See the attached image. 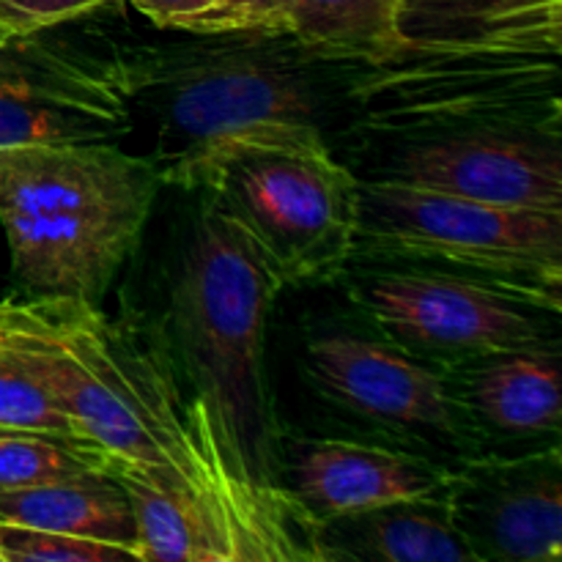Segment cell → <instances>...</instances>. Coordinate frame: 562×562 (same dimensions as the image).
Wrapping results in <instances>:
<instances>
[{"label":"cell","mask_w":562,"mask_h":562,"mask_svg":"<svg viewBox=\"0 0 562 562\" xmlns=\"http://www.w3.org/2000/svg\"><path fill=\"white\" fill-rule=\"evenodd\" d=\"M0 351L31 373L93 467L121 459L179 477L181 393L159 355H146L88 300L33 294L0 302Z\"/></svg>","instance_id":"cell-2"},{"label":"cell","mask_w":562,"mask_h":562,"mask_svg":"<svg viewBox=\"0 0 562 562\" xmlns=\"http://www.w3.org/2000/svg\"><path fill=\"white\" fill-rule=\"evenodd\" d=\"M296 494L307 514L355 519L395 503L431 499L445 475L428 461L357 442H316L294 470Z\"/></svg>","instance_id":"cell-10"},{"label":"cell","mask_w":562,"mask_h":562,"mask_svg":"<svg viewBox=\"0 0 562 562\" xmlns=\"http://www.w3.org/2000/svg\"><path fill=\"white\" fill-rule=\"evenodd\" d=\"M278 0H214L209 9L181 25V31L201 36H223V33H256L267 11Z\"/></svg>","instance_id":"cell-23"},{"label":"cell","mask_w":562,"mask_h":562,"mask_svg":"<svg viewBox=\"0 0 562 562\" xmlns=\"http://www.w3.org/2000/svg\"><path fill=\"white\" fill-rule=\"evenodd\" d=\"M475 409L508 434H554L560 428V368L543 349L497 355L472 382Z\"/></svg>","instance_id":"cell-16"},{"label":"cell","mask_w":562,"mask_h":562,"mask_svg":"<svg viewBox=\"0 0 562 562\" xmlns=\"http://www.w3.org/2000/svg\"><path fill=\"white\" fill-rule=\"evenodd\" d=\"M9 44L0 47V148L102 140L113 130L115 119L93 93L47 71L33 75L11 60Z\"/></svg>","instance_id":"cell-15"},{"label":"cell","mask_w":562,"mask_h":562,"mask_svg":"<svg viewBox=\"0 0 562 562\" xmlns=\"http://www.w3.org/2000/svg\"><path fill=\"white\" fill-rule=\"evenodd\" d=\"M135 554L115 543L0 521V562H124Z\"/></svg>","instance_id":"cell-20"},{"label":"cell","mask_w":562,"mask_h":562,"mask_svg":"<svg viewBox=\"0 0 562 562\" xmlns=\"http://www.w3.org/2000/svg\"><path fill=\"white\" fill-rule=\"evenodd\" d=\"M283 278L261 247L214 201H206L184 252L170 318L187 373L209 404L220 439L256 481L274 477L267 318Z\"/></svg>","instance_id":"cell-3"},{"label":"cell","mask_w":562,"mask_h":562,"mask_svg":"<svg viewBox=\"0 0 562 562\" xmlns=\"http://www.w3.org/2000/svg\"><path fill=\"white\" fill-rule=\"evenodd\" d=\"M483 521L499 558L558 562L562 554V488L558 475L536 477L499 492Z\"/></svg>","instance_id":"cell-17"},{"label":"cell","mask_w":562,"mask_h":562,"mask_svg":"<svg viewBox=\"0 0 562 562\" xmlns=\"http://www.w3.org/2000/svg\"><path fill=\"white\" fill-rule=\"evenodd\" d=\"M212 3L214 0H132L135 9L162 27H181Z\"/></svg>","instance_id":"cell-24"},{"label":"cell","mask_w":562,"mask_h":562,"mask_svg":"<svg viewBox=\"0 0 562 562\" xmlns=\"http://www.w3.org/2000/svg\"><path fill=\"white\" fill-rule=\"evenodd\" d=\"M357 300L384 333L415 349L508 355L543 344V329L508 296L445 274H379Z\"/></svg>","instance_id":"cell-7"},{"label":"cell","mask_w":562,"mask_h":562,"mask_svg":"<svg viewBox=\"0 0 562 562\" xmlns=\"http://www.w3.org/2000/svg\"><path fill=\"white\" fill-rule=\"evenodd\" d=\"M154 162L102 140L0 148V223L16 280L33 294H102L137 245Z\"/></svg>","instance_id":"cell-1"},{"label":"cell","mask_w":562,"mask_h":562,"mask_svg":"<svg viewBox=\"0 0 562 562\" xmlns=\"http://www.w3.org/2000/svg\"><path fill=\"white\" fill-rule=\"evenodd\" d=\"M108 3L113 0H0V27L14 38H27Z\"/></svg>","instance_id":"cell-22"},{"label":"cell","mask_w":562,"mask_h":562,"mask_svg":"<svg viewBox=\"0 0 562 562\" xmlns=\"http://www.w3.org/2000/svg\"><path fill=\"white\" fill-rule=\"evenodd\" d=\"M108 472L130 499L137 532V560L151 562H234L206 508L162 467L108 459Z\"/></svg>","instance_id":"cell-11"},{"label":"cell","mask_w":562,"mask_h":562,"mask_svg":"<svg viewBox=\"0 0 562 562\" xmlns=\"http://www.w3.org/2000/svg\"><path fill=\"white\" fill-rule=\"evenodd\" d=\"M0 428L53 434L71 442V426L58 404L31 373L22 371L3 351H0Z\"/></svg>","instance_id":"cell-21"},{"label":"cell","mask_w":562,"mask_h":562,"mask_svg":"<svg viewBox=\"0 0 562 562\" xmlns=\"http://www.w3.org/2000/svg\"><path fill=\"white\" fill-rule=\"evenodd\" d=\"M387 179L467 201L562 212L558 148L503 135H464L409 148Z\"/></svg>","instance_id":"cell-8"},{"label":"cell","mask_w":562,"mask_h":562,"mask_svg":"<svg viewBox=\"0 0 562 562\" xmlns=\"http://www.w3.org/2000/svg\"><path fill=\"white\" fill-rule=\"evenodd\" d=\"M195 192L239 220L285 285L333 278L355 252L360 181L322 130L236 148L203 170Z\"/></svg>","instance_id":"cell-4"},{"label":"cell","mask_w":562,"mask_h":562,"mask_svg":"<svg viewBox=\"0 0 562 562\" xmlns=\"http://www.w3.org/2000/svg\"><path fill=\"white\" fill-rule=\"evenodd\" d=\"M428 499L395 503L366 514V547L387 562H472L486 554L461 530L453 514L431 508Z\"/></svg>","instance_id":"cell-18"},{"label":"cell","mask_w":562,"mask_h":562,"mask_svg":"<svg viewBox=\"0 0 562 562\" xmlns=\"http://www.w3.org/2000/svg\"><path fill=\"white\" fill-rule=\"evenodd\" d=\"M256 33L291 36L327 58L366 64H387L409 53L401 0H278Z\"/></svg>","instance_id":"cell-13"},{"label":"cell","mask_w":562,"mask_h":562,"mask_svg":"<svg viewBox=\"0 0 562 562\" xmlns=\"http://www.w3.org/2000/svg\"><path fill=\"white\" fill-rule=\"evenodd\" d=\"M307 373L327 398L357 415L406 428L456 431L445 382L401 351L357 335H327L307 346Z\"/></svg>","instance_id":"cell-9"},{"label":"cell","mask_w":562,"mask_h":562,"mask_svg":"<svg viewBox=\"0 0 562 562\" xmlns=\"http://www.w3.org/2000/svg\"><path fill=\"white\" fill-rule=\"evenodd\" d=\"M412 47L558 49L560 0H401Z\"/></svg>","instance_id":"cell-12"},{"label":"cell","mask_w":562,"mask_h":562,"mask_svg":"<svg viewBox=\"0 0 562 562\" xmlns=\"http://www.w3.org/2000/svg\"><path fill=\"white\" fill-rule=\"evenodd\" d=\"M97 470L69 439L0 428V488L36 486Z\"/></svg>","instance_id":"cell-19"},{"label":"cell","mask_w":562,"mask_h":562,"mask_svg":"<svg viewBox=\"0 0 562 562\" xmlns=\"http://www.w3.org/2000/svg\"><path fill=\"white\" fill-rule=\"evenodd\" d=\"M357 239L387 256L434 258L560 289L562 212L492 206L384 179L360 184Z\"/></svg>","instance_id":"cell-5"},{"label":"cell","mask_w":562,"mask_h":562,"mask_svg":"<svg viewBox=\"0 0 562 562\" xmlns=\"http://www.w3.org/2000/svg\"><path fill=\"white\" fill-rule=\"evenodd\" d=\"M311 130L318 126L305 82L267 60L225 55L192 66L173 82L165 143L176 148L154 168L159 181L195 192L203 170L225 154Z\"/></svg>","instance_id":"cell-6"},{"label":"cell","mask_w":562,"mask_h":562,"mask_svg":"<svg viewBox=\"0 0 562 562\" xmlns=\"http://www.w3.org/2000/svg\"><path fill=\"white\" fill-rule=\"evenodd\" d=\"M0 521L115 543L135 554L137 532L124 488L102 470L64 481L0 488Z\"/></svg>","instance_id":"cell-14"}]
</instances>
